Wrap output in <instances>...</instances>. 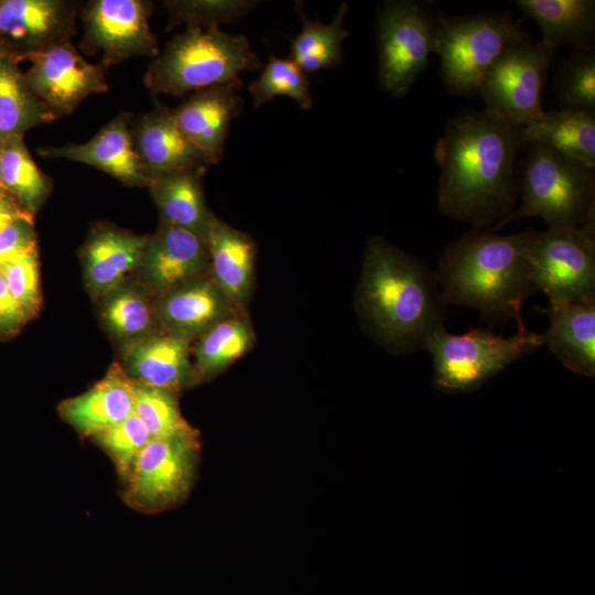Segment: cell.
I'll return each instance as SVG.
<instances>
[{
  "instance_id": "3",
  "label": "cell",
  "mask_w": 595,
  "mask_h": 595,
  "mask_svg": "<svg viewBox=\"0 0 595 595\" xmlns=\"http://www.w3.org/2000/svg\"><path fill=\"white\" fill-rule=\"evenodd\" d=\"M532 230L500 235L473 228L448 244L434 271L445 304L522 324L526 300L539 292L528 253Z\"/></svg>"
},
{
  "instance_id": "29",
  "label": "cell",
  "mask_w": 595,
  "mask_h": 595,
  "mask_svg": "<svg viewBox=\"0 0 595 595\" xmlns=\"http://www.w3.org/2000/svg\"><path fill=\"white\" fill-rule=\"evenodd\" d=\"M194 342L192 364L199 383L242 357L253 345L255 332L246 313H239L218 322Z\"/></svg>"
},
{
  "instance_id": "20",
  "label": "cell",
  "mask_w": 595,
  "mask_h": 595,
  "mask_svg": "<svg viewBox=\"0 0 595 595\" xmlns=\"http://www.w3.org/2000/svg\"><path fill=\"white\" fill-rule=\"evenodd\" d=\"M131 133L150 181L172 171L209 165L178 128L172 109L159 102L132 120Z\"/></svg>"
},
{
  "instance_id": "21",
  "label": "cell",
  "mask_w": 595,
  "mask_h": 595,
  "mask_svg": "<svg viewBox=\"0 0 595 595\" xmlns=\"http://www.w3.org/2000/svg\"><path fill=\"white\" fill-rule=\"evenodd\" d=\"M134 387L122 365L113 363L88 390L61 402L60 415L83 436L94 437L133 414Z\"/></svg>"
},
{
  "instance_id": "38",
  "label": "cell",
  "mask_w": 595,
  "mask_h": 595,
  "mask_svg": "<svg viewBox=\"0 0 595 595\" xmlns=\"http://www.w3.org/2000/svg\"><path fill=\"white\" fill-rule=\"evenodd\" d=\"M8 289L29 321L41 307L40 268L37 250L0 268Z\"/></svg>"
},
{
  "instance_id": "27",
  "label": "cell",
  "mask_w": 595,
  "mask_h": 595,
  "mask_svg": "<svg viewBox=\"0 0 595 595\" xmlns=\"http://www.w3.org/2000/svg\"><path fill=\"white\" fill-rule=\"evenodd\" d=\"M522 139L595 169L593 113L567 108L543 110L537 120L522 127Z\"/></svg>"
},
{
  "instance_id": "9",
  "label": "cell",
  "mask_w": 595,
  "mask_h": 595,
  "mask_svg": "<svg viewBox=\"0 0 595 595\" xmlns=\"http://www.w3.org/2000/svg\"><path fill=\"white\" fill-rule=\"evenodd\" d=\"M199 452V434L151 439L125 480L126 504L147 513L180 505L194 484Z\"/></svg>"
},
{
  "instance_id": "26",
  "label": "cell",
  "mask_w": 595,
  "mask_h": 595,
  "mask_svg": "<svg viewBox=\"0 0 595 595\" xmlns=\"http://www.w3.org/2000/svg\"><path fill=\"white\" fill-rule=\"evenodd\" d=\"M524 18L541 30V42L558 50L592 46L595 34L594 0H516Z\"/></svg>"
},
{
  "instance_id": "17",
  "label": "cell",
  "mask_w": 595,
  "mask_h": 595,
  "mask_svg": "<svg viewBox=\"0 0 595 595\" xmlns=\"http://www.w3.org/2000/svg\"><path fill=\"white\" fill-rule=\"evenodd\" d=\"M132 120L130 112L121 111L87 142L48 145L39 153L91 165L127 186L148 187L150 177L132 141Z\"/></svg>"
},
{
  "instance_id": "41",
  "label": "cell",
  "mask_w": 595,
  "mask_h": 595,
  "mask_svg": "<svg viewBox=\"0 0 595 595\" xmlns=\"http://www.w3.org/2000/svg\"><path fill=\"white\" fill-rule=\"evenodd\" d=\"M15 199L0 190V231L20 218H33Z\"/></svg>"
},
{
  "instance_id": "6",
  "label": "cell",
  "mask_w": 595,
  "mask_h": 595,
  "mask_svg": "<svg viewBox=\"0 0 595 595\" xmlns=\"http://www.w3.org/2000/svg\"><path fill=\"white\" fill-rule=\"evenodd\" d=\"M509 12H483L437 18L434 53L441 78L456 96L477 94L486 74L513 42L527 37Z\"/></svg>"
},
{
  "instance_id": "5",
  "label": "cell",
  "mask_w": 595,
  "mask_h": 595,
  "mask_svg": "<svg viewBox=\"0 0 595 595\" xmlns=\"http://www.w3.org/2000/svg\"><path fill=\"white\" fill-rule=\"evenodd\" d=\"M262 66L248 39L219 28H186L149 64L144 85L153 94L182 97L226 84Z\"/></svg>"
},
{
  "instance_id": "35",
  "label": "cell",
  "mask_w": 595,
  "mask_h": 595,
  "mask_svg": "<svg viewBox=\"0 0 595 595\" xmlns=\"http://www.w3.org/2000/svg\"><path fill=\"white\" fill-rule=\"evenodd\" d=\"M248 91L255 109L279 96L294 99L304 110L313 106L306 74L290 58H281L273 53H270L260 76L248 85Z\"/></svg>"
},
{
  "instance_id": "31",
  "label": "cell",
  "mask_w": 595,
  "mask_h": 595,
  "mask_svg": "<svg viewBox=\"0 0 595 595\" xmlns=\"http://www.w3.org/2000/svg\"><path fill=\"white\" fill-rule=\"evenodd\" d=\"M52 178L35 163L23 138L0 140V190L33 216L48 197Z\"/></svg>"
},
{
  "instance_id": "10",
  "label": "cell",
  "mask_w": 595,
  "mask_h": 595,
  "mask_svg": "<svg viewBox=\"0 0 595 595\" xmlns=\"http://www.w3.org/2000/svg\"><path fill=\"white\" fill-rule=\"evenodd\" d=\"M555 50L529 36L511 43L482 82L485 109L524 127L543 112L542 95Z\"/></svg>"
},
{
  "instance_id": "19",
  "label": "cell",
  "mask_w": 595,
  "mask_h": 595,
  "mask_svg": "<svg viewBox=\"0 0 595 595\" xmlns=\"http://www.w3.org/2000/svg\"><path fill=\"white\" fill-rule=\"evenodd\" d=\"M161 331L190 343L238 309L208 275L191 281L156 299Z\"/></svg>"
},
{
  "instance_id": "2",
  "label": "cell",
  "mask_w": 595,
  "mask_h": 595,
  "mask_svg": "<svg viewBox=\"0 0 595 595\" xmlns=\"http://www.w3.org/2000/svg\"><path fill=\"white\" fill-rule=\"evenodd\" d=\"M446 304L434 271L379 236L369 238L357 286L356 307L366 329L383 346L424 349L444 326Z\"/></svg>"
},
{
  "instance_id": "28",
  "label": "cell",
  "mask_w": 595,
  "mask_h": 595,
  "mask_svg": "<svg viewBox=\"0 0 595 595\" xmlns=\"http://www.w3.org/2000/svg\"><path fill=\"white\" fill-rule=\"evenodd\" d=\"M295 9L302 21V29L291 41L289 58L304 74L337 67L343 60V43L350 35L344 26L349 12L347 3L339 4L335 17L327 24L312 20L300 1L295 3Z\"/></svg>"
},
{
  "instance_id": "36",
  "label": "cell",
  "mask_w": 595,
  "mask_h": 595,
  "mask_svg": "<svg viewBox=\"0 0 595 595\" xmlns=\"http://www.w3.org/2000/svg\"><path fill=\"white\" fill-rule=\"evenodd\" d=\"M169 13L167 30L180 24L187 28L216 29L245 18L259 1L252 0H172L164 1Z\"/></svg>"
},
{
  "instance_id": "32",
  "label": "cell",
  "mask_w": 595,
  "mask_h": 595,
  "mask_svg": "<svg viewBox=\"0 0 595 595\" xmlns=\"http://www.w3.org/2000/svg\"><path fill=\"white\" fill-rule=\"evenodd\" d=\"M101 317L107 329L128 340L162 332L156 313V299L142 285L121 283L105 294Z\"/></svg>"
},
{
  "instance_id": "23",
  "label": "cell",
  "mask_w": 595,
  "mask_h": 595,
  "mask_svg": "<svg viewBox=\"0 0 595 595\" xmlns=\"http://www.w3.org/2000/svg\"><path fill=\"white\" fill-rule=\"evenodd\" d=\"M549 327L541 334L543 345L569 370L585 377L595 376V301L549 300L543 310Z\"/></svg>"
},
{
  "instance_id": "15",
  "label": "cell",
  "mask_w": 595,
  "mask_h": 595,
  "mask_svg": "<svg viewBox=\"0 0 595 595\" xmlns=\"http://www.w3.org/2000/svg\"><path fill=\"white\" fill-rule=\"evenodd\" d=\"M139 270V284L154 299L208 275L204 239L183 228L161 221L149 235Z\"/></svg>"
},
{
  "instance_id": "16",
  "label": "cell",
  "mask_w": 595,
  "mask_h": 595,
  "mask_svg": "<svg viewBox=\"0 0 595 595\" xmlns=\"http://www.w3.org/2000/svg\"><path fill=\"white\" fill-rule=\"evenodd\" d=\"M240 78L190 94L172 113L178 128L208 164H217L234 119L244 110Z\"/></svg>"
},
{
  "instance_id": "4",
  "label": "cell",
  "mask_w": 595,
  "mask_h": 595,
  "mask_svg": "<svg viewBox=\"0 0 595 595\" xmlns=\"http://www.w3.org/2000/svg\"><path fill=\"white\" fill-rule=\"evenodd\" d=\"M595 169L538 143H526L519 177L521 204L493 228L539 217L548 229L595 232Z\"/></svg>"
},
{
  "instance_id": "30",
  "label": "cell",
  "mask_w": 595,
  "mask_h": 595,
  "mask_svg": "<svg viewBox=\"0 0 595 595\" xmlns=\"http://www.w3.org/2000/svg\"><path fill=\"white\" fill-rule=\"evenodd\" d=\"M18 65L0 54V140L23 138L30 129L57 119L31 90Z\"/></svg>"
},
{
  "instance_id": "39",
  "label": "cell",
  "mask_w": 595,
  "mask_h": 595,
  "mask_svg": "<svg viewBox=\"0 0 595 595\" xmlns=\"http://www.w3.org/2000/svg\"><path fill=\"white\" fill-rule=\"evenodd\" d=\"M33 218H20L0 231V268L36 251Z\"/></svg>"
},
{
  "instance_id": "12",
  "label": "cell",
  "mask_w": 595,
  "mask_h": 595,
  "mask_svg": "<svg viewBox=\"0 0 595 595\" xmlns=\"http://www.w3.org/2000/svg\"><path fill=\"white\" fill-rule=\"evenodd\" d=\"M152 3L142 0H93L82 10V50L101 55L109 67L132 57H155L160 53L149 17Z\"/></svg>"
},
{
  "instance_id": "40",
  "label": "cell",
  "mask_w": 595,
  "mask_h": 595,
  "mask_svg": "<svg viewBox=\"0 0 595 595\" xmlns=\"http://www.w3.org/2000/svg\"><path fill=\"white\" fill-rule=\"evenodd\" d=\"M28 321L29 318L12 298L0 270V337L13 336Z\"/></svg>"
},
{
  "instance_id": "22",
  "label": "cell",
  "mask_w": 595,
  "mask_h": 595,
  "mask_svg": "<svg viewBox=\"0 0 595 595\" xmlns=\"http://www.w3.org/2000/svg\"><path fill=\"white\" fill-rule=\"evenodd\" d=\"M149 235H138L110 224H99L82 248L85 281L95 296H104L141 261Z\"/></svg>"
},
{
  "instance_id": "24",
  "label": "cell",
  "mask_w": 595,
  "mask_h": 595,
  "mask_svg": "<svg viewBox=\"0 0 595 595\" xmlns=\"http://www.w3.org/2000/svg\"><path fill=\"white\" fill-rule=\"evenodd\" d=\"M207 167H190L161 174L148 188L161 221L188 230L205 240L219 220L207 207L203 177Z\"/></svg>"
},
{
  "instance_id": "13",
  "label": "cell",
  "mask_w": 595,
  "mask_h": 595,
  "mask_svg": "<svg viewBox=\"0 0 595 595\" xmlns=\"http://www.w3.org/2000/svg\"><path fill=\"white\" fill-rule=\"evenodd\" d=\"M29 60L25 80L56 118L73 112L90 95L109 88L108 67L86 61L71 42L54 45Z\"/></svg>"
},
{
  "instance_id": "37",
  "label": "cell",
  "mask_w": 595,
  "mask_h": 595,
  "mask_svg": "<svg viewBox=\"0 0 595 595\" xmlns=\"http://www.w3.org/2000/svg\"><path fill=\"white\" fill-rule=\"evenodd\" d=\"M91 439L106 452L118 475L126 480L151 436L144 424L134 414H131Z\"/></svg>"
},
{
  "instance_id": "14",
  "label": "cell",
  "mask_w": 595,
  "mask_h": 595,
  "mask_svg": "<svg viewBox=\"0 0 595 595\" xmlns=\"http://www.w3.org/2000/svg\"><path fill=\"white\" fill-rule=\"evenodd\" d=\"M77 4L65 0H0V54L20 63L76 32Z\"/></svg>"
},
{
  "instance_id": "11",
  "label": "cell",
  "mask_w": 595,
  "mask_h": 595,
  "mask_svg": "<svg viewBox=\"0 0 595 595\" xmlns=\"http://www.w3.org/2000/svg\"><path fill=\"white\" fill-rule=\"evenodd\" d=\"M528 253L537 289L549 300L595 301V232L532 230Z\"/></svg>"
},
{
  "instance_id": "7",
  "label": "cell",
  "mask_w": 595,
  "mask_h": 595,
  "mask_svg": "<svg viewBox=\"0 0 595 595\" xmlns=\"http://www.w3.org/2000/svg\"><path fill=\"white\" fill-rule=\"evenodd\" d=\"M542 345L541 335L522 323L511 337L477 327L455 335L442 326L428 338L424 349L432 357L439 390L469 393Z\"/></svg>"
},
{
  "instance_id": "25",
  "label": "cell",
  "mask_w": 595,
  "mask_h": 595,
  "mask_svg": "<svg viewBox=\"0 0 595 595\" xmlns=\"http://www.w3.org/2000/svg\"><path fill=\"white\" fill-rule=\"evenodd\" d=\"M208 273L218 289L240 310L251 295L256 244L245 232L218 220L206 239Z\"/></svg>"
},
{
  "instance_id": "33",
  "label": "cell",
  "mask_w": 595,
  "mask_h": 595,
  "mask_svg": "<svg viewBox=\"0 0 595 595\" xmlns=\"http://www.w3.org/2000/svg\"><path fill=\"white\" fill-rule=\"evenodd\" d=\"M553 87L562 108L595 115V47H576L556 64Z\"/></svg>"
},
{
  "instance_id": "8",
  "label": "cell",
  "mask_w": 595,
  "mask_h": 595,
  "mask_svg": "<svg viewBox=\"0 0 595 595\" xmlns=\"http://www.w3.org/2000/svg\"><path fill=\"white\" fill-rule=\"evenodd\" d=\"M437 17L412 0L386 2L376 22L378 83L394 98L409 94L434 53Z\"/></svg>"
},
{
  "instance_id": "34",
  "label": "cell",
  "mask_w": 595,
  "mask_h": 595,
  "mask_svg": "<svg viewBox=\"0 0 595 595\" xmlns=\"http://www.w3.org/2000/svg\"><path fill=\"white\" fill-rule=\"evenodd\" d=\"M133 414L151 439L198 434L182 415L177 392L136 382Z\"/></svg>"
},
{
  "instance_id": "1",
  "label": "cell",
  "mask_w": 595,
  "mask_h": 595,
  "mask_svg": "<svg viewBox=\"0 0 595 595\" xmlns=\"http://www.w3.org/2000/svg\"><path fill=\"white\" fill-rule=\"evenodd\" d=\"M524 145L521 126L487 109L451 118L434 147L439 210L473 228L505 219L519 196Z\"/></svg>"
},
{
  "instance_id": "18",
  "label": "cell",
  "mask_w": 595,
  "mask_h": 595,
  "mask_svg": "<svg viewBox=\"0 0 595 595\" xmlns=\"http://www.w3.org/2000/svg\"><path fill=\"white\" fill-rule=\"evenodd\" d=\"M192 344L159 332L122 346L123 369L136 382L180 393L197 385Z\"/></svg>"
}]
</instances>
